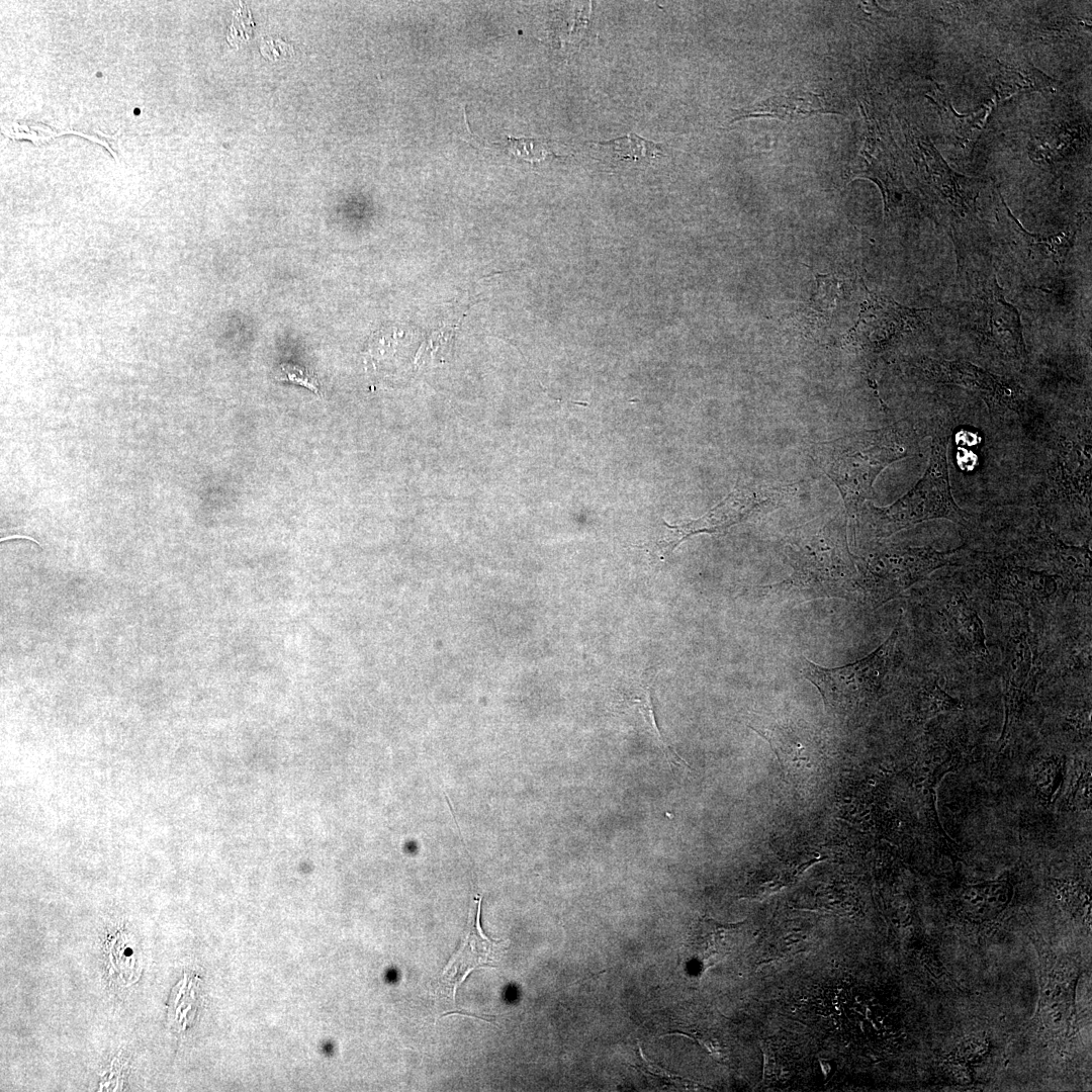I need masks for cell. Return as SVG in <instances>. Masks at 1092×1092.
<instances>
[{
    "instance_id": "cell-1",
    "label": "cell",
    "mask_w": 1092,
    "mask_h": 1092,
    "mask_svg": "<svg viewBox=\"0 0 1092 1092\" xmlns=\"http://www.w3.org/2000/svg\"><path fill=\"white\" fill-rule=\"evenodd\" d=\"M948 437L933 440L929 465L920 480L897 502L886 508L869 505V523L877 537H888L916 524L947 519L968 525L971 516L954 502L947 469Z\"/></svg>"
},
{
    "instance_id": "cell-2",
    "label": "cell",
    "mask_w": 1092,
    "mask_h": 1092,
    "mask_svg": "<svg viewBox=\"0 0 1092 1092\" xmlns=\"http://www.w3.org/2000/svg\"><path fill=\"white\" fill-rule=\"evenodd\" d=\"M890 428L842 437L822 445L819 464L839 488L844 503L857 504L873 495L878 474L907 455Z\"/></svg>"
},
{
    "instance_id": "cell-3",
    "label": "cell",
    "mask_w": 1092,
    "mask_h": 1092,
    "mask_svg": "<svg viewBox=\"0 0 1092 1092\" xmlns=\"http://www.w3.org/2000/svg\"><path fill=\"white\" fill-rule=\"evenodd\" d=\"M793 573L781 585L795 587L808 598H846L859 586L845 541L819 534L794 543L789 550Z\"/></svg>"
},
{
    "instance_id": "cell-4",
    "label": "cell",
    "mask_w": 1092,
    "mask_h": 1092,
    "mask_svg": "<svg viewBox=\"0 0 1092 1092\" xmlns=\"http://www.w3.org/2000/svg\"><path fill=\"white\" fill-rule=\"evenodd\" d=\"M891 635L868 656L840 667H822L802 659L803 675L819 690L825 705L847 710L875 697L888 672L898 638Z\"/></svg>"
},
{
    "instance_id": "cell-5",
    "label": "cell",
    "mask_w": 1092,
    "mask_h": 1092,
    "mask_svg": "<svg viewBox=\"0 0 1092 1092\" xmlns=\"http://www.w3.org/2000/svg\"><path fill=\"white\" fill-rule=\"evenodd\" d=\"M959 549L946 552L929 546L887 549L866 561L858 578L859 587L879 607L949 563Z\"/></svg>"
},
{
    "instance_id": "cell-6",
    "label": "cell",
    "mask_w": 1092,
    "mask_h": 1092,
    "mask_svg": "<svg viewBox=\"0 0 1092 1092\" xmlns=\"http://www.w3.org/2000/svg\"><path fill=\"white\" fill-rule=\"evenodd\" d=\"M1019 623L1013 624L1005 641L1002 665L1005 719L996 753L999 754L1012 737L1024 705L1033 690L1034 660L1028 612Z\"/></svg>"
},
{
    "instance_id": "cell-7",
    "label": "cell",
    "mask_w": 1092,
    "mask_h": 1092,
    "mask_svg": "<svg viewBox=\"0 0 1092 1092\" xmlns=\"http://www.w3.org/2000/svg\"><path fill=\"white\" fill-rule=\"evenodd\" d=\"M997 600L1014 602L1026 609L1044 604L1058 588V575L1005 562L994 563L987 574Z\"/></svg>"
},
{
    "instance_id": "cell-8",
    "label": "cell",
    "mask_w": 1092,
    "mask_h": 1092,
    "mask_svg": "<svg viewBox=\"0 0 1092 1092\" xmlns=\"http://www.w3.org/2000/svg\"><path fill=\"white\" fill-rule=\"evenodd\" d=\"M764 503L757 493L735 489L705 516L680 525H669L670 534L659 542L662 554H669L685 539L699 533H716L746 519Z\"/></svg>"
},
{
    "instance_id": "cell-9",
    "label": "cell",
    "mask_w": 1092,
    "mask_h": 1092,
    "mask_svg": "<svg viewBox=\"0 0 1092 1092\" xmlns=\"http://www.w3.org/2000/svg\"><path fill=\"white\" fill-rule=\"evenodd\" d=\"M927 372L934 381L953 383L974 390L992 407L1015 411L1020 402L1021 393L1013 386L970 362L932 359L927 363Z\"/></svg>"
},
{
    "instance_id": "cell-10",
    "label": "cell",
    "mask_w": 1092,
    "mask_h": 1092,
    "mask_svg": "<svg viewBox=\"0 0 1092 1092\" xmlns=\"http://www.w3.org/2000/svg\"><path fill=\"white\" fill-rule=\"evenodd\" d=\"M480 905L481 898H478L471 912L472 918L466 938L440 978L443 987L452 989L453 997L471 971L479 967L491 966L502 950V941L491 940L483 934L480 926Z\"/></svg>"
},
{
    "instance_id": "cell-11",
    "label": "cell",
    "mask_w": 1092,
    "mask_h": 1092,
    "mask_svg": "<svg viewBox=\"0 0 1092 1092\" xmlns=\"http://www.w3.org/2000/svg\"><path fill=\"white\" fill-rule=\"evenodd\" d=\"M821 113L838 112L823 95L795 89L735 110L730 122L749 117H769L789 122Z\"/></svg>"
},
{
    "instance_id": "cell-12",
    "label": "cell",
    "mask_w": 1092,
    "mask_h": 1092,
    "mask_svg": "<svg viewBox=\"0 0 1092 1092\" xmlns=\"http://www.w3.org/2000/svg\"><path fill=\"white\" fill-rule=\"evenodd\" d=\"M1013 885L1004 875L995 881L965 886L958 896V907L967 919L982 922L995 919L1009 905Z\"/></svg>"
},
{
    "instance_id": "cell-13",
    "label": "cell",
    "mask_w": 1092,
    "mask_h": 1092,
    "mask_svg": "<svg viewBox=\"0 0 1092 1092\" xmlns=\"http://www.w3.org/2000/svg\"><path fill=\"white\" fill-rule=\"evenodd\" d=\"M984 290L983 298L986 304L989 334L994 340L1011 346L1016 353L1025 357V346L1016 308L1005 301L995 277Z\"/></svg>"
},
{
    "instance_id": "cell-14",
    "label": "cell",
    "mask_w": 1092,
    "mask_h": 1092,
    "mask_svg": "<svg viewBox=\"0 0 1092 1092\" xmlns=\"http://www.w3.org/2000/svg\"><path fill=\"white\" fill-rule=\"evenodd\" d=\"M945 616L961 647L970 653L988 655L982 620L962 590L947 603Z\"/></svg>"
},
{
    "instance_id": "cell-15",
    "label": "cell",
    "mask_w": 1092,
    "mask_h": 1092,
    "mask_svg": "<svg viewBox=\"0 0 1092 1092\" xmlns=\"http://www.w3.org/2000/svg\"><path fill=\"white\" fill-rule=\"evenodd\" d=\"M595 144L602 148L606 158L614 164L646 165L663 155L662 145L643 139L634 132L607 142H595Z\"/></svg>"
},
{
    "instance_id": "cell-16",
    "label": "cell",
    "mask_w": 1092,
    "mask_h": 1092,
    "mask_svg": "<svg viewBox=\"0 0 1092 1092\" xmlns=\"http://www.w3.org/2000/svg\"><path fill=\"white\" fill-rule=\"evenodd\" d=\"M1057 566L1073 586L1090 587V550L1087 545L1074 547L1052 535L1050 540Z\"/></svg>"
},
{
    "instance_id": "cell-17",
    "label": "cell",
    "mask_w": 1092,
    "mask_h": 1092,
    "mask_svg": "<svg viewBox=\"0 0 1092 1092\" xmlns=\"http://www.w3.org/2000/svg\"><path fill=\"white\" fill-rule=\"evenodd\" d=\"M962 708L963 705L959 700L950 697L939 687L936 677L928 679L918 693L916 712L920 721Z\"/></svg>"
},
{
    "instance_id": "cell-18",
    "label": "cell",
    "mask_w": 1092,
    "mask_h": 1092,
    "mask_svg": "<svg viewBox=\"0 0 1092 1092\" xmlns=\"http://www.w3.org/2000/svg\"><path fill=\"white\" fill-rule=\"evenodd\" d=\"M1090 762L1076 761L1073 770L1070 772L1068 787L1062 799V808L1066 810L1088 809L1090 808Z\"/></svg>"
},
{
    "instance_id": "cell-19",
    "label": "cell",
    "mask_w": 1092,
    "mask_h": 1092,
    "mask_svg": "<svg viewBox=\"0 0 1092 1092\" xmlns=\"http://www.w3.org/2000/svg\"><path fill=\"white\" fill-rule=\"evenodd\" d=\"M1065 757H1050L1042 761L1035 774L1034 784L1039 800L1050 803L1064 782Z\"/></svg>"
},
{
    "instance_id": "cell-20",
    "label": "cell",
    "mask_w": 1092,
    "mask_h": 1092,
    "mask_svg": "<svg viewBox=\"0 0 1092 1092\" xmlns=\"http://www.w3.org/2000/svg\"><path fill=\"white\" fill-rule=\"evenodd\" d=\"M637 1052L640 1058V1062L636 1065H632V1067L645 1075V1077L650 1082H652L654 1086L663 1089L676 1088L685 1090L697 1089L699 1086H701L697 1082L675 1075L650 1062L644 1057L639 1043L637 1044Z\"/></svg>"
},
{
    "instance_id": "cell-21",
    "label": "cell",
    "mask_w": 1092,
    "mask_h": 1092,
    "mask_svg": "<svg viewBox=\"0 0 1092 1092\" xmlns=\"http://www.w3.org/2000/svg\"><path fill=\"white\" fill-rule=\"evenodd\" d=\"M507 148L510 153L515 155L519 159L535 164L546 159L549 155H553L547 146L541 141L534 139H516L509 136L507 142Z\"/></svg>"
},
{
    "instance_id": "cell-22",
    "label": "cell",
    "mask_w": 1092,
    "mask_h": 1092,
    "mask_svg": "<svg viewBox=\"0 0 1092 1092\" xmlns=\"http://www.w3.org/2000/svg\"><path fill=\"white\" fill-rule=\"evenodd\" d=\"M276 378L280 381H287L304 386L320 394V383L316 376L305 367L291 363H282Z\"/></svg>"
}]
</instances>
